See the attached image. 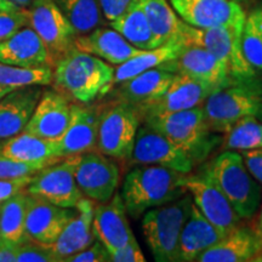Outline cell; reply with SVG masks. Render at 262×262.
Returning <instances> with one entry per match:
<instances>
[{
	"label": "cell",
	"instance_id": "obj_49",
	"mask_svg": "<svg viewBox=\"0 0 262 262\" xmlns=\"http://www.w3.org/2000/svg\"><path fill=\"white\" fill-rule=\"evenodd\" d=\"M10 2H12L14 4H16L18 6V8L21 9H27L31 6V4L34 0H10Z\"/></svg>",
	"mask_w": 262,
	"mask_h": 262
},
{
	"label": "cell",
	"instance_id": "obj_22",
	"mask_svg": "<svg viewBox=\"0 0 262 262\" xmlns=\"http://www.w3.org/2000/svg\"><path fill=\"white\" fill-rule=\"evenodd\" d=\"M77 214L66 225L60 237L56 239L51 249L58 258V262H66L74 254L84 250L95 242L93 220L95 204L89 198H81L75 205Z\"/></svg>",
	"mask_w": 262,
	"mask_h": 262
},
{
	"label": "cell",
	"instance_id": "obj_20",
	"mask_svg": "<svg viewBox=\"0 0 262 262\" xmlns=\"http://www.w3.org/2000/svg\"><path fill=\"white\" fill-rule=\"evenodd\" d=\"M71 122L64 134L57 140L60 157L77 156L96 149L100 108L72 103Z\"/></svg>",
	"mask_w": 262,
	"mask_h": 262
},
{
	"label": "cell",
	"instance_id": "obj_43",
	"mask_svg": "<svg viewBox=\"0 0 262 262\" xmlns=\"http://www.w3.org/2000/svg\"><path fill=\"white\" fill-rule=\"evenodd\" d=\"M137 0H100L101 8L107 22L116 19L129 10Z\"/></svg>",
	"mask_w": 262,
	"mask_h": 262
},
{
	"label": "cell",
	"instance_id": "obj_13",
	"mask_svg": "<svg viewBox=\"0 0 262 262\" xmlns=\"http://www.w3.org/2000/svg\"><path fill=\"white\" fill-rule=\"evenodd\" d=\"M74 164L75 157L71 156L45 166L33 176L26 191L62 208H75L84 195L75 182Z\"/></svg>",
	"mask_w": 262,
	"mask_h": 262
},
{
	"label": "cell",
	"instance_id": "obj_46",
	"mask_svg": "<svg viewBox=\"0 0 262 262\" xmlns=\"http://www.w3.org/2000/svg\"><path fill=\"white\" fill-rule=\"evenodd\" d=\"M260 206H258V214H257V217L256 220L254 221V225L251 226V228H253V231L255 232V234L257 235L258 239L261 241L262 243V198H261V203H260Z\"/></svg>",
	"mask_w": 262,
	"mask_h": 262
},
{
	"label": "cell",
	"instance_id": "obj_12",
	"mask_svg": "<svg viewBox=\"0 0 262 262\" xmlns=\"http://www.w3.org/2000/svg\"><path fill=\"white\" fill-rule=\"evenodd\" d=\"M74 157V179L83 195L98 203L110 201L119 185L116 162L94 150Z\"/></svg>",
	"mask_w": 262,
	"mask_h": 262
},
{
	"label": "cell",
	"instance_id": "obj_31",
	"mask_svg": "<svg viewBox=\"0 0 262 262\" xmlns=\"http://www.w3.org/2000/svg\"><path fill=\"white\" fill-rule=\"evenodd\" d=\"M28 193L26 189L0 204V235L9 243L19 245L28 241L26 233Z\"/></svg>",
	"mask_w": 262,
	"mask_h": 262
},
{
	"label": "cell",
	"instance_id": "obj_4",
	"mask_svg": "<svg viewBox=\"0 0 262 262\" xmlns=\"http://www.w3.org/2000/svg\"><path fill=\"white\" fill-rule=\"evenodd\" d=\"M205 120L214 133L226 134L245 117L262 119V80H238L215 90L203 103Z\"/></svg>",
	"mask_w": 262,
	"mask_h": 262
},
{
	"label": "cell",
	"instance_id": "obj_42",
	"mask_svg": "<svg viewBox=\"0 0 262 262\" xmlns=\"http://www.w3.org/2000/svg\"><path fill=\"white\" fill-rule=\"evenodd\" d=\"M33 176L18 179H0V204L27 188L33 180Z\"/></svg>",
	"mask_w": 262,
	"mask_h": 262
},
{
	"label": "cell",
	"instance_id": "obj_48",
	"mask_svg": "<svg viewBox=\"0 0 262 262\" xmlns=\"http://www.w3.org/2000/svg\"><path fill=\"white\" fill-rule=\"evenodd\" d=\"M17 5L14 4L10 0H0V11H14V10H19Z\"/></svg>",
	"mask_w": 262,
	"mask_h": 262
},
{
	"label": "cell",
	"instance_id": "obj_39",
	"mask_svg": "<svg viewBox=\"0 0 262 262\" xmlns=\"http://www.w3.org/2000/svg\"><path fill=\"white\" fill-rule=\"evenodd\" d=\"M25 26H28V14L26 9L0 11V41L10 38Z\"/></svg>",
	"mask_w": 262,
	"mask_h": 262
},
{
	"label": "cell",
	"instance_id": "obj_47",
	"mask_svg": "<svg viewBox=\"0 0 262 262\" xmlns=\"http://www.w3.org/2000/svg\"><path fill=\"white\" fill-rule=\"evenodd\" d=\"M250 16L253 17L255 24H256L257 29H258V32H260L261 38H262V5H260L258 8L255 9L254 11L250 14Z\"/></svg>",
	"mask_w": 262,
	"mask_h": 262
},
{
	"label": "cell",
	"instance_id": "obj_27",
	"mask_svg": "<svg viewBox=\"0 0 262 262\" xmlns=\"http://www.w3.org/2000/svg\"><path fill=\"white\" fill-rule=\"evenodd\" d=\"M173 75L171 72L152 68L118 84L114 96L140 110L168 89Z\"/></svg>",
	"mask_w": 262,
	"mask_h": 262
},
{
	"label": "cell",
	"instance_id": "obj_23",
	"mask_svg": "<svg viewBox=\"0 0 262 262\" xmlns=\"http://www.w3.org/2000/svg\"><path fill=\"white\" fill-rule=\"evenodd\" d=\"M262 251L253 228L239 225L196 257V262H248Z\"/></svg>",
	"mask_w": 262,
	"mask_h": 262
},
{
	"label": "cell",
	"instance_id": "obj_9",
	"mask_svg": "<svg viewBox=\"0 0 262 262\" xmlns=\"http://www.w3.org/2000/svg\"><path fill=\"white\" fill-rule=\"evenodd\" d=\"M27 14L28 26L44 42L52 67L73 50L77 33L54 0H34Z\"/></svg>",
	"mask_w": 262,
	"mask_h": 262
},
{
	"label": "cell",
	"instance_id": "obj_40",
	"mask_svg": "<svg viewBox=\"0 0 262 262\" xmlns=\"http://www.w3.org/2000/svg\"><path fill=\"white\" fill-rule=\"evenodd\" d=\"M110 261V253L107 248L101 243L98 239L84 250L74 254L66 262H108Z\"/></svg>",
	"mask_w": 262,
	"mask_h": 262
},
{
	"label": "cell",
	"instance_id": "obj_52",
	"mask_svg": "<svg viewBox=\"0 0 262 262\" xmlns=\"http://www.w3.org/2000/svg\"><path fill=\"white\" fill-rule=\"evenodd\" d=\"M234 2H238V3H242V2H247V0H234Z\"/></svg>",
	"mask_w": 262,
	"mask_h": 262
},
{
	"label": "cell",
	"instance_id": "obj_11",
	"mask_svg": "<svg viewBox=\"0 0 262 262\" xmlns=\"http://www.w3.org/2000/svg\"><path fill=\"white\" fill-rule=\"evenodd\" d=\"M130 165H158L181 173L192 172L194 164L168 137L146 124L139 127L130 158Z\"/></svg>",
	"mask_w": 262,
	"mask_h": 262
},
{
	"label": "cell",
	"instance_id": "obj_1",
	"mask_svg": "<svg viewBox=\"0 0 262 262\" xmlns=\"http://www.w3.org/2000/svg\"><path fill=\"white\" fill-rule=\"evenodd\" d=\"M113 77L112 66L74 48L55 64L52 83L66 97L88 104L110 91Z\"/></svg>",
	"mask_w": 262,
	"mask_h": 262
},
{
	"label": "cell",
	"instance_id": "obj_30",
	"mask_svg": "<svg viewBox=\"0 0 262 262\" xmlns=\"http://www.w3.org/2000/svg\"><path fill=\"white\" fill-rule=\"evenodd\" d=\"M110 26L123 35L133 47L140 50H150L160 45L147 21L139 3H135L125 14L110 22Z\"/></svg>",
	"mask_w": 262,
	"mask_h": 262
},
{
	"label": "cell",
	"instance_id": "obj_6",
	"mask_svg": "<svg viewBox=\"0 0 262 262\" xmlns=\"http://www.w3.org/2000/svg\"><path fill=\"white\" fill-rule=\"evenodd\" d=\"M192 204V196L187 192L176 201L149 209L143 214L141 227L156 261L179 262L180 234Z\"/></svg>",
	"mask_w": 262,
	"mask_h": 262
},
{
	"label": "cell",
	"instance_id": "obj_32",
	"mask_svg": "<svg viewBox=\"0 0 262 262\" xmlns=\"http://www.w3.org/2000/svg\"><path fill=\"white\" fill-rule=\"evenodd\" d=\"M77 35H84L102 27L104 17L100 0H54Z\"/></svg>",
	"mask_w": 262,
	"mask_h": 262
},
{
	"label": "cell",
	"instance_id": "obj_10",
	"mask_svg": "<svg viewBox=\"0 0 262 262\" xmlns=\"http://www.w3.org/2000/svg\"><path fill=\"white\" fill-rule=\"evenodd\" d=\"M182 186L202 215L224 235L242 225V217L227 196L203 169L198 173H185Z\"/></svg>",
	"mask_w": 262,
	"mask_h": 262
},
{
	"label": "cell",
	"instance_id": "obj_34",
	"mask_svg": "<svg viewBox=\"0 0 262 262\" xmlns=\"http://www.w3.org/2000/svg\"><path fill=\"white\" fill-rule=\"evenodd\" d=\"M224 150H251L262 148V120L256 117H245L238 120L225 134Z\"/></svg>",
	"mask_w": 262,
	"mask_h": 262
},
{
	"label": "cell",
	"instance_id": "obj_19",
	"mask_svg": "<svg viewBox=\"0 0 262 262\" xmlns=\"http://www.w3.org/2000/svg\"><path fill=\"white\" fill-rule=\"evenodd\" d=\"M126 214L123 198L118 192L110 201L95 206L93 220L95 237L108 251L118 250L135 239Z\"/></svg>",
	"mask_w": 262,
	"mask_h": 262
},
{
	"label": "cell",
	"instance_id": "obj_3",
	"mask_svg": "<svg viewBox=\"0 0 262 262\" xmlns=\"http://www.w3.org/2000/svg\"><path fill=\"white\" fill-rule=\"evenodd\" d=\"M142 122L168 137L194 165L204 162L224 140L206 123L203 104L180 112L146 117Z\"/></svg>",
	"mask_w": 262,
	"mask_h": 262
},
{
	"label": "cell",
	"instance_id": "obj_36",
	"mask_svg": "<svg viewBox=\"0 0 262 262\" xmlns=\"http://www.w3.org/2000/svg\"><path fill=\"white\" fill-rule=\"evenodd\" d=\"M242 51L248 63L255 71H262V38L257 26L250 15L247 16L241 37Z\"/></svg>",
	"mask_w": 262,
	"mask_h": 262
},
{
	"label": "cell",
	"instance_id": "obj_29",
	"mask_svg": "<svg viewBox=\"0 0 262 262\" xmlns=\"http://www.w3.org/2000/svg\"><path fill=\"white\" fill-rule=\"evenodd\" d=\"M0 155L6 158L25 163L58 162L62 159L56 141L22 131L0 145Z\"/></svg>",
	"mask_w": 262,
	"mask_h": 262
},
{
	"label": "cell",
	"instance_id": "obj_26",
	"mask_svg": "<svg viewBox=\"0 0 262 262\" xmlns=\"http://www.w3.org/2000/svg\"><path fill=\"white\" fill-rule=\"evenodd\" d=\"M225 235L211 225L198 208L192 204L179 242V262H194L203 251L217 243Z\"/></svg>",
	"mask_w": 262,
	"mask_h": 262
},
{
	"label": "cell",
	"instance_id": "obj_2",
	"mask_svg": "<svg viewBox=\"0 0 262 262\" xmlns=\"http://www.w3.org/2000/svg\"><path fill=\"white\" fill-rule=\"evenodd\" d=\"M183 176L185 173L158 165H136L131 169L124 179L120 192L130 217L139 220L149 209L186 194Z\"/></svg>",
	"mask_w": 262,
	"mask_h": 262
},
{
	"label": "cell",
	"instance_id": "obj_16",
	"mask_svg": "<svg viewBox=\"0 0 262 262\" xmlns=\"http://www.w3.org/2000/svg\"><path fill=\"white\" fill-rule=\"evenodd\" d=\"M158 68L173 74L189 75L194 79L212 85L216 89L232 84L221 62L210 51L194 42L186 41L178 56L160 64Z\"/></svg>",
	"mask_w": 262,
	"mask_h": 262
},
{
	"label": "cell",
	"instance_id": "obj_14",
	"mask_svg": "<svg viewBox=\"0 0 262 262\" xmlns=\"http://www.w3.org/2000/svg\"><path fill=\"white\" fill-rule=\"evenodd\" d=\"M173 11L185 24L195 28L232 27L243 29V8L234 0H169Z\"/></svg>",
	"mask_w": 262,
	"mask_h": 262
},
{
	"label": "cell",
	"instance_id": "obj_21",
	"mask_svg": "<svg viewBox=\"0 0 262 262\" xmlns=\"http://www.w3.org/2000/svg\"><path fill=\"white\" fill-rule=\"evenodd\" d=\"M41 94L34 85L14 89L0 100V145L25 130Z\"/></svg>",
	"mask_w": 262,
	"mask_h": 262
},
{
	"label": "cell",
	"instance_id": "obj_44",
	"mask_svg": "<svg viewBox=\"0 0 262 262\" xmlns=\"http://www.w3.org/2000/svg\"><path fill=\"white\" fill-rule=\"evenodd\" d=\"M244 164L257 182L262 183V148L242 150Z\"/></svg>",
	"mask_w": 262,
	"mask_h": 262
},
{
	"label": "cell",
	"instance_id": "obj_8",
	"mask_svg": "<svg viewBox=\"0 0 262 262\" xmlns=\"http://www.w3.org/2000/svg\"><path fill=\"white\" fill-rule=\"evenodd\" d=\"M243 29L232 27L195 28L182 21L181 34L186 40L202 45L224 66L231 83L256 77V71L245 60L241 37Z\"/></svg>",
	"mask_w": 262,
	"mask_h": 262
},
{
	"label": "cell",
	"instance_id": "obj_50",
	"mask_svg": "<svg viewBox=\"0 0 262 262\" xmlns=\"http://www.w3.org/2000/svg\"><path fill=\"white\" fill-rule=\"evenodd\" d=\"M14 89H15V88L5 86V85H0V100H2V98L4 97L6 94H9L10 91H12ZM16 89H17V88H16Z\"/></svg>",
	"mask_w": 262,
	"mask_h": 262
},
{
	"label": "cell",
	"instance_id": "obj_5",
	"mask_svg": "<svg viewBox=\"0 0 262 262\" xmlns=\"http://www.w3.org/2000/svg\"><path fill=\"white\" fill-rule=\"evenodd\" d=\"M202 169L224 192L242 219L254 217L261 203V187L249 172L242 155L225 150Z\"/></svg>",
	"mask_w": 262,
	"mask_h": 262
},
{
	"label": "cell",
	"instance_id": "obj_41",
	"mask_svg": "<svg viewBox=\"0 0 262 262\" xmlns=\"http://www.w3.org/2000/svg\"><path fill=\"white\" fill-rule=\"evenodd\" d=\"M110 253L111 262H145V255L141 250L136 238L129 242L123 248L118 249L114 251H108Z\"/></svg>",
	"mask_w": 262,
	"mask_h": 262
},
{
	"label": "cell",
	"instance_id": "obj_17",
	"mask_svg": "<svg viewBox=\"0 0 262 262\" xmlns=\"http://www.w3.org/2000/svg\"><path fill=\"white\" fill-rule=\"evenodd\" d=\"M75 214V208H62L28 193L26 214L28 239L47 245L54 244Z\"/></svg>",
	"mask_w": 262,
	"mask_h": 262
},
{
	"label": "cell",
	"instance_id": "obj_7",
	"mask_svg": "<svg viewBox=\"0 0 262 262\" xmlns=\"http://www.w3.org/2000/svg\"><path fill=\"white\" fill-rule=\"evenodd\" d=\"M142 118L133 104L117 100L100 108L96 149L114 159L127 160Z\"/></svg>",
	"mask_w": 262,
	"mask_h": 262
},
{
	"label": "cell",
	"instance_id": "obj_45",
	"mask_svg": "<svg viewBox=\"0 0 262 262\" xmlns=\"http://www.w3.org/2000/svg\"><path fill=\"white\" fill-rule=\"evenodd\" d=\"M18 245L3 241L0 244V262H16Z\"/></svg>",
	"mask_w": 262,
	"mask_h": 262
},
{
	"label": "cell",
	"instance_id": "obj_18",
	"mask_svg": "<svg viewBox=\"0 0 262 262\" xmlns=\"http://www.w3.org/2000/svg\"><path fill=\"white\" fill-rule=\"evenodd\" d=\"M71 107L70 98L56 89L42 91L24 131L45 140H60L71 122Z\"/></svg>",
	"mask_w": 262,
	"mask_h": 262
},
{
	"label": "cell",
	"instance_id": "obj_15",
	"mask_svg": "<svg viewBox=\"0 0 262 262\" xmlns=\"http://www.w3.org/2000/svg\"><path fill=\"white\" fill-rule=\"evenodd\" d=\"M217 90L209 85L186 74L175 73L173 79L164 93L141 107V118L159 116V114L180 112L189 108L202 106L209 95Z\"/></svg>",
	"mask_w": 262,
	"mask_h": 262
},
{
	"label": "cell",
	"instance_id": "obj_53",
	"mask_svg": "<svg viewBox=\"0 0 262 262\" xmlns=\"http://www.w3.org/2000/svg\"><path fill=\"white\" fill-rule=\"evenodd\" d=\"M3 243V239H2V235H0V244Z\"/></svg>",
	"mask_w": 262,
	"mask_h": 262
},
{
	"label": "cell",
	"instance_id": "obj_51",
	"mask_svg": "<svg viewBox=\"0 0 262 262\" xmlns=\"http://www.w3.org/2000/svg\"><path fill=\"white\" fill-rule=\"evenodd\" d=\"M253 262H262V251L253 258Z\"/></svg>",
	"mask_w": 262,
	"mask_h": 262
},
{
	"label": "cell",
	"instance_id": "obj_35",
	"mask_svg": "<svg viewBox=\"0 0 262 262\" xmlns=\"http://www.w3.org/2000/svg\"><path fill=\"white\" fill-rule=\"evenodd\" d=\"M54 71L49 64L37 67H21V66L5 64L0 62V85L11 88L44 86L52 83Z\"/></svg>",
	"mask_w": 262,
	"mask_h": 262
},
{
	"label": "cell",
	"instance_id": "obj_28",
	"mask_svg": "<svg viewBox=\"0 0 262 262\" xmlns=\"http://www.w3.org/2000/svg\"><path fill=\"white\" fill-rule=\"evenodd\" d=\"M186 38L180 33L158 48L150 49V50H142L136 56L118 64L114 68V77L112 86H117L118 84L123 83L142 72L158 68L160 64L165 63L172 58H175L182 50L186 44Z\"/></svg>",
	"mask_w": 262,
	"mask_h": 262
},
{
	"label": "cell",
	"instance_id": "obj_37",
	"mask_svg": "<svg viewBox=\"0 0 262 262\" xmlns=\"http://www.w3.org/2000/svg\"><path fill=\"white\" fill-rule=\"evenodd\" d=\"M56 162H39V163H25L17 160L6 158L0 155V179H18L26 176H33Z\"/></svg>",
	"mask_w": 262,
	"mask_h": 262
},
{
	"label": "cell",
	"instance_id": "obj_25",
	"mask_svg": "<svg viewBox=\"0 0 262 262\" xmlns=\"http://www.w3.org/2000/svg\"><path fill=\"white\" fill-rule=\"evenodd\" d=\"M0 62L21 67L50 66L44 42L29 26H25L10 38L0 41Z\"/></svg>",
	"mask_w": 262,
	"mask_h": 262
},
{
	"label": "cell",
	"instance_id": "obj_38",
	"mask_svg": "<svg viewBox=\"0 0 262 262\" xmlns=\"http://www.w3.org/2000/svg\"><path fill=\"white\" fill-rule=\"evenodd\" d=\"M16 262H58L51 245L26 241L17 247V258Z\"/></svg>",
	"mask_w": 262,
	"mask_h": 262
},
{
	"label": "cell",
	"instance_id": "obj_24",
	"mask_svg": "<svg viewBox=\"0 0 262 262\" xmlns=\"http://www.w3.org/2000/svg\"><path fill=\"white\" fill-rule=\"evenodd\" d=\"M74 48L117 66L142 51L133 47L120 33L112 27H98L88 34L77 35Z\"/></svg>",
	"mask_w": 262,
	"mask_h": 262
},
{
	"label": "cell",
	"instance_id": "obj_33",
	"mask_svg": "<svg viewBox=\"0 0 262 262\" xmlns=\"http://www.w3.org/2000/svg\"><path fill=\"white\" fill-rule=\"evenodd\" d=\"M160 45L181 33L182 19L168 0H137Z\"/></svg>",
	"mask_w": 262,
	"mask_h": 262
}]
</instances>
